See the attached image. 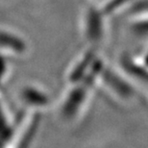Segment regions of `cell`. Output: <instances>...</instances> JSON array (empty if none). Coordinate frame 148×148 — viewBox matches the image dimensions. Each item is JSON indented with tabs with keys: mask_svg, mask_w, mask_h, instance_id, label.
I'll return each mask as SVG.
<instances>
[{
	"mask_svg": "<svg viewBox=\"0 0 148 148\" xmlns=\"http://www.w3.org/2000/svg\"><path fill=\"white\" fill-rule=\"evenodd\" d=\"M88 88L87 81L67 85L66 90L54 102L56 116L61 123L70 125L81 117L88 101Z\"/></svg>",
	"mask_w": 148,
	"mask_h": 148,
	"instance_id": "obj_1",
	"label": "cell"
},
{
	"mask_svg": "<svg viewBox=\"0 0 148 148\" xmlns=\"http://www.w3.org/2000/svg\"><path fill=\"white\" fill-rule=\"evenodd\" d=\"M16 100L26 112L37 114L54 106V99L50 91L36 82H27L20 86L16 91Z\"/></svg>",
	"mask_w": 148,
	"mask_h": 148,
	"instance_id": "obj_2",
	"label": "cell"
},
{
	"mask_svg": "<svg viewBox=\"0 0 148 148\" xmlns=\"http://www.w3.org/2000/svg\"><path fill=\"white\" fill-rule=\"evenodd\" d=\"M31 54V43L21 32L0 25V55L8 59H24Z\"/></svg>",
	"mask_w": 148,
	"mask_h": 148,
	"instance_id": "obj_3",
	"label": "cell"
},
{
	"mask_svg": "<svg viewBox=\"0 0 148 148\" xmlns=\"http://www.w3.org/2000/svg\"><path fill=\"white\" fill-rule=\"evenodd\" d=\"M91 59L93 58H91V53L90 52H84L76 59H74L67 67L64 76L67 85L77 84L85 81L86 78L90 75L88 69L90 67Z\"/></svg>",
	"mask_w": 148,
	"mask_h": 148,
	"instance_id": "obj_4",
	"label": "cell"
},
{
	"mask_svg": "<svg viewBox=\"0 0 148 148\" xmlns=\"http://www.w3.org/2000/svg\"><path fill=\"white\" fill-rule=\"evenodd\" d=\"M102 21L91 8L86 9L81 17V32L87 40L96 42L102 37Z\"/></svg>",
	"mask_w": 148,
	"mask_h": 148,
	"instance_id": "obj_5",
	"label": "cell"
},
{
	"mask_svg": "<svg viewBox=\"0 0 148 148\" xmlns=\"http://www.w3.org/2000/svg\"><path fill=\"white\" fill-rule=\"evenodd\" d=\"M8 58L0 55V86L9 78L10 75V66L8 64Z\"/></svg>",
	"mask_w": 148,
	"mask_h": 148,
	"instance_id": "obj_6",
	"label": "cell"
},
{
	"mask_svg": "<svg viewBox=\"0 0 148 148\" xmlns=\"http://www.w3.org/2000/svg\"><path fill=\"white\" fill-rule=\"evenodd\" d=\"M91 1H94V2H98V1H102V0H91Z\"/></svg>",
	"mask_w": 148,
	"mask_h": 148,
	"instance_id": "obj_7",
	"label": "cell"
},
{
	"mask_svg": "<svg viewBox=\"0 0 148 148\" xmlns=\"http://www.w3.org/2000/svg\"><path fill=\"white\" fill-rule=\"evenodd\" d=\"M2 1H6V0H0V3H1Z\"/></svg>",
	"mask_w": 148,
	"mask_h": 148,
	"instance_id": "obj_8",
	"label": "cell"
}]
</instances>
